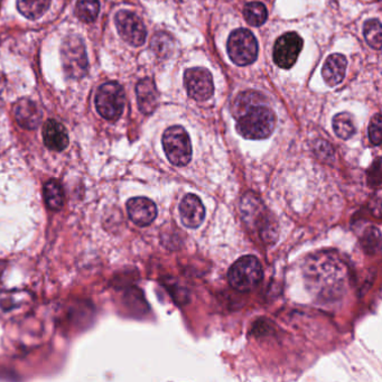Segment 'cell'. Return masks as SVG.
<instances>
[{"mask_svg":"<svg viewBox=\"0 0 382 382\" xmlns=\"http://www.w3.org/2000/svg\"><path fill=\"white\" fill-rule=\"evenodd\" d=\"M303 38L295 32L286 33L278 38L274 46V61L279 68H293L303 49Z\"/></svg>","mask_w":382,"mask_h":382,"instance_id":"obj_9","label":"cell"},{"mask_svg":"<svg viewBox=\"0 0 382 382\" xmlns=\"http://www.w3.org/2000/svg\"><path fill=\"white\" fill-rule=\"evenodd\" d=\"M15 118L25 129H35L42 122V111L30 99H21L14 105Z\"/></svg>","mask_w":382,"mask_h":382,"instance_id":"obj_13","label":"cell"},{"mask_svg":"<svg viewBox=\"0 0 382 382\" xmlns=\"http://www.w3.org/2000/svg\"><path fill=\"white\" fill-rule=\"evenodd\" d=\"M315 153L318 154L320 158H332L333 156V149H332L331 145L324 140H318L316 143Z\"/></svg>","mask_w":382,"mask_h":382,"instance_id":"obj_25","label":"cell"},{"mask_svg":"<svg viewBox=\"0 0 382 382\" xmlns=\"http://www.w3.org/2000/svg\"><path fill=\"white\" fill-rule=\"evenodd\" d=\"M364 33L366 42L372 49H381L382 28L379 19H369L364 24Z\"/></svg>","mask_w":382,"mask_h":382,"instance_id":"obj_23","label":"cell"},{"mask_svg":"<svg viewBox=\"0 0 382 382\" xmlns=\"http://www.w3.org/2000/svg\"><path fill=\"white\" fill-rule=\"evenodd\" d=\"M61 57L65 74L69 78L78 80L86 76L89 62L86 46L80 36L70 35L65 38L61 49Z\"/></svg>","mask_w":382,"mask_h":382,"instance_id":"obj_4","label":"cell"},{"mask_svg":"<svg viewBox=\"0 0 382 382\" xmlns=\"http://www.w3.org/2000/svg\"><path fill=\"white\" fill-rule=\"evenodd\" d=\"M51 0H17V8L23 16L37 19L50 8Z\"/></svg>","mask_w":382,"mask_h":382,"instance_id":"obj_18","label":"cell"},{"mask_svg":"<svg viewBox=\"0 0 382 382\" xmlns=\"http://www.w3.org/2000/svg\"><path fill=\"white\" fill-rule=\"evenodd\" d=\"M381 116H380V113H377L369 125V138L374 145L378 146L381 144Z\"/></svg>","mask_w":382,"mask_h":382,"instance_id":"obj_24","label":"cell"},{"mask_svg":"<svg viewBox=\"0 0 382 382\" xmlns=\"http://www.w3.org/2000/svg\"><path fill=\"white\" fill-rule=\"evenodd\" d=\"M265 100L258 92L247 91L238 96L232 105L237 132L245 139H266L274 132L276 116Z\"/></svg>","mask_w":382,"mask_h":382,"instance_id":"obj_1","label":"cell"},{"mask_svg":"<svg viewBox=\"0 0 382 382\" xmlns=\"http://www.w3.org/2000/svg\"><path fill=\"white\" fill-rule=\"evenodd\" d=\"M333 129L341 139H350L355 132L354 124L350 113L341 112L333 118Z\"/></svg>","mask_w":382,"mask_h":382,"instance_id":"obj_21","label":"cell"},{"mask_svg":"<svg viewBox=\"0 0 382 382\" xmlns=\"http://www.w3.org/2000/svg\"><path fill=\"white\" fill-rule=\"evenodd\" d=\"M178 210H180V220L186 228L197 229L204 221V205L195 194H186L180 201Z\"/></svg>","mask_w":382,"mask_h":382,"instance_id":"obj_11","label":"cell"},{"mask_svg":"<svg viewBox=\"0 0 382 382\" xmlns=\"http://www.w3.org/2000/svg\"><path fill=\"white\" fill-rule=\"evenodd\" d=\"M184 86L187 95L197 101H207L214 92L210 71L204 68L187 69L184 73Z\"/></svg>","mask_w":382,"mask_h":382,"instance_id":"obj_8","label":"cell"},{"mask_svg":"<svg viewBox=\"0 0 382 382\" xmlns=\"http://www.w3.org/2000/svg\"><path fill=\"white\" fill-rule=\"evenodd\" d=\"M162 143L167 158L173 165L182 167L191 162V139L183 127L172 126L165 130Z\"/></svg>","mask_w":382,"mask_h":382,"instance_id":"obj_5","label":"cell"},{"mask_svg":"<svg viewBox=\"0 0 382 382\" xmlns=\"http://www.w3.org/2000/svg\"><path fill=\"white\" fill-rule=\"evenodd\" d=\"M99 11V0H78L76 3V14L82 22L91 23L96 21Z\"/></svg>","mask_w":382,"mask_h":382,"instance_id":"obj_22","label":"cell"},{"mask_svg":"<svg viewBox=\"0 0 382 382\" xmlns=\"http://www.w3.org/2000/svg\"><path fill=\"white\" fill-rule=\"evenodd\" d=\"M6 86V78L4 73L0 71V93L4 91Z\"/></svg>","mask_w":382,"mask_h":382,"instance_id":"obj_26","label":"cell"},{"mask_svg":"<svg viewBox=\"0 0 382 382\" xmlns=\"http://www.w3.org/2000/svg\"><path fill=\"white\" fill-rule=\"evenodd\" d=\"M4 103L3 101H0V111L3 110Z\"/></svg>","mask_w":382,"mask_h":382,"instance_id":"obj_27","label":"cell"},{"mask_svg":"<svg viewBox=\"0 0 382 382\" xmlns=\"http://www.w3.org/2000/svg\"><path fill=\"white\" fill-rule=\"evenodd\" d=\"M264 278V268L255 256H243L238 259L228 272L230 285L239 291H253Z\"/></svg>","mask_w":382,"mask_h":382,"instance_id":"obj_3","label":"cell"},{"mask_svg":"<svg viewBox=\"0 0 382 382\" xmlns=\"http://www.w3.org/2000/svg\"><path fill=\"white\" fill-rule=\"evenodd\" d=\"M243 16H245L248 24L258 28V26L265 24L267 17H268V13H267L264 4L253 1V3H249L245 6Z\"/></svg>","mask_w":382,"mask_h":382,"instance_id":"obj_20","label":"cell"},{"mask_svg":"<svg viewBox=\"0 0 382 382\" xmlns=\"http://www.w3.org/2000/svg\"><path fill=\"white\" fill-rule=\"evenodd\" d=\"M96 107L100 116L115 122L122 117L125 109V91L117 82H107L100 86L96 96Z\"/></svg>","mask_w":382,"mask_h":382,"instance_id":"obj_7","label":"cell"},{"mask_svg":"<svg viewBox=\"0 0 382 382\" xmlns=\"http://www.w3.org/2000/svg\"><path fill=\"white\" fill-rule=\"evenodd\" d=\"M44 199L49 209L53 211H59L64 204V191L62 185L55 180H50L46 182L43 189Z\"/></svg>","mask_w":382,"mask_h":382,"instance_id":"obj_17","label":"cell"},{"mask_svg":"<svg viewBox=\"0 0 382 382\" xmlns=\"http://www.w3.org/2000/svg\"><path fill=\"white\" fill-rule=\"evenodd\" d=\"M347 64V59L342 54H332L328 57L322 69V76L328 86H335L343 81Z\"/></svg>","mask_w":382,"mask_h":382,"instance_id":"obj_16","label":"cell"},{"mask_svg":"<svg viewBox=\"0 0 382 382\" xmlns=\"http://www.w3.org/2000/svg\"><path fill=\"white\" fill-rule=\"evenodd\" d=\"M228 54L234 64H253L258 57V43L253 33L243 28L233 30L228 40Z\"/></svg>","mask_w":382,"mask_h":382,"instance_id":"obj_6","label":"cell"},{"mask_svg":"<svg viewBox=\"0 0 382 382\" xmlns=\"http://www.w3.org/2000/svg\"><path fill=\"white\" fill-rule=\"evenodd\" d=\"M43 139L46 147L51 151H62L69 146V135L65 127L53 119L44 125Z\"/></svg>","mask_w":382,"mask_h":382,"instance_id":"obj_14","label":"cell"},{"mask_svg":"<svg viewBox=\"0 0 382 382\" xmlns=\"http://www.w3.org/2000/svg\"><path fill=\"white\" fill-rule=\"evenodd\" d=\"M138 105L141 112L149 115L156 109L158 103V91L153 80L149 78L143 79L136 86Z\"/></svg>","mask_w":382,"mask_h":382,"instance_id":"obj_15","label":"cell"},{"mask_svg":"<svg viewBox=\"0 0 382 382\" xmlns=\"http://www.w3.org/2000/svg\"><path fill=\"white\" fill-rule=\"evenodd\" d=\"M304 270L307 287L318 299L337 296L347 284V265L332 253L311 257Z\"/></svg>","mask_w":382,"mask_h":382,"instance_id":"obj_2","label":"cell"},{"mask_svg":"<svg viewBox=\"0 0 382 382\" xmlns=\"http://www.w3.org/2000/svg\"><path fill=\"white\" fill-rule=\"evenodd\" d=\"M127 212L130 220L138 226L153 224L157 216L156 204L147 197H134L127 202Z\"/></svg>","mask_w":382,"mask_h":382,"instance_id":"obj_12","label":"cell"},{"mask_svg":"<svg viewBox=\"0 0 382 382\" xmlns=\"http://www.w3.org/2000/svg\"><path fill=\"white\" fill-rule=\"evenodd\" d=\"M151 49L159 59H167L173 54L175 43L172 36L167 33L159 32L151 38Z\"/></svg>","mask_w":382,"mask_h":382,"instance_id":"obj_19","label":"cell"},{"mask_svg":"<svg viewBox=\"0 0 382 382\" xmlns=\"http://www.w3.org/2000/svg\"><path fill=\"white\" fill-rule=\"evenodd\" d=\"M117 30L122 40L132 46L143 45L147 37V30L143 21L132 11H120L116 15Z\"/></svg>","mask_w":382,"mask_h":382,"instance_id":"obj_10","label":"cell"}]
</instances>
